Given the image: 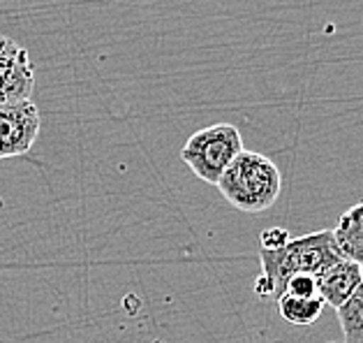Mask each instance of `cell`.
<instances>
[{
	"label": "cell",
	"instance_id": "5",
	"mask_svg": "<svg viewBox=\"0 0 363 343\" xmlns=\"http://www.w3.org/2000/svg\"><path fill=\"white\" fill-rule=\"evenodd\" d=\"M33 84V65L26 49L0 35V102L30 100Z\"/></svg>",
	"mask_w": 363,
	"mask_h": 343
},
{
	"label": "cell",
	"instance_id": "1",
	"mask_svg": "<svg viewBox=\"0 0 363 343\" xmlns=\"http://www.w3.org/2000/svg\"><path fill=\"white\" fill-rule=\"evenodd\" d=\"M340 260H347L340 253L338 244L333 239V232L320 230L298 239H289L282 249H262L259 262L262 274L273 288V297H280L285 281L294 274H313L320 276L326 269L338 265Z\"/></svg>",
	"mask_w": 363,
	"mask_h": 343
},
{
	"label": "cell",
	"instance_id": "11",
	"mask_svg": "<svg viewBox=\"0 0 363 343\" xmlns=\"http://www.w3.org/2000/svg\"><path fill=\"white\" fill-rule=\"evenodd\" d=\"M289 239L291 236L285 227H269L262 232V249H282L289 244Z\"/></svg>",
	"mask_w": 363,
	"mask_h": 343
},
{
	"label": "cell",
	"instance_id": "12",
	"mask_svg": "<svg viewBox=\"0 0 363 343\" xmlns=\"http://www.w3.org/2000/svg\"><path fill=\"white\" fill-rule=\"evenodd\" d=\"M361 274H363V265H361Z\"/></svg>",
	"mask_w": 363,
	"mask_h": 343
},
{
	"label": "cell",
	"instance_id": "2",
	"mask_svg": "<svg viewBox=\"0 0 363 343\" xmlns=\"http://www.w3.org/2000/svg\"><path fill=\"white\" fill-rule=\"evenodd\" d=\"M282 177L278 165L271 158L243 151L234 158L225 174L218 181V190L238 211L245 214H262L271 209L280 197Z\"/></svg>",
	"mask_w": 363,
	"mask_h": 343
},
{
	"label": "cell",
	"instance_id": "8",
	"mask_svg": "<svg viewBox=\"0 0 363 343\" xmlns=\"http://www.w3.org/2000/svg\"><path fill=\"white\" fill-rule=\"evenodd\" d=\"M276 302H278L280 318L289 325H296V327H306V325L317 322L324 311V302L320 295H315V297L280 295Z\"/></svg>",
	"mask_w": 363,
	"mask_h": 343
},
{
	"label": "cell",
	"instance_id": "10",
	"mask_svg": "<svg viewBox=\"0 0 363 343\" xmlns=\"http://www.w3.org/2000/svg\"><path fill=\"white\" fill-rule=\"evenodd\" d=\"M280 295L291 297H315L317 295V276L313 274H294L285 281Z\"/></svg>",
	"mask_w": 363,
	"mask_h": 343
},
{
	"label": "cell",
	"instance_id": "7",
	"mask_svg": "<svg viewBox=\"0 0 363 343\" xmlns=\"http://www.w3.org/2000/svg\"><path fill=\"white\" fill-rule=\"evenodd\" d=\"M333 239L345 258L363 265V202L350 207L338 218V225L333 230Z\"/></svg>",
	"mask_w": 363,
	"mask_h": 343
},
{
	"label": "cell",
	"instance_id": "3",
	"mask_svg": "<svg viewBox=\"0 0 363 343\" xmlns=\"http://www.w3.org/2000/svg\"><path fill=\"white\" fill-rule=\"evenodd\" d=\"M241 151L243 139L238 128L232 123H218L190 135L181 151V160L194 172V177L218 186L220 177Z\"/></svg>",
	"mask_w": 363,
	"mask_h": 343
},
{
	"label": "cell",
	"instance_id": "6",
	"mask_svg": "<svg viewBox=\"0 0 363 343\" xmlns=\"http://www.w3.org/2000/svg\"><path fill=\"white\" fill-rule=\"evenodd\" d=\"M363 283L361 265L352 260H340L338 265L326 269L324 274L317 276V295L322 297L324 304L338 309L352 297V293Z\"/></svg>",
	"mask_w": 363,
	"mask_h": 343
},
{
	"label": "cell",
	"instance_id": "4",
	"mask_svg": "<svg viewBox=\"0 0 363 343\" xmlns=\"http://www.w3.org/2000/svg\"><path fill=\"white\" fill-rule=\"evenodd\" d=\"M40 133V111L30 100L0 102V160L30 151Z\"/></svg>",
	"mask_w": 363,
	"mask_h": 343
},
{
	"label": "cell",
	"instance_id": "9",
	"mask_svg": "<svg viewBox=\"0 0 363 343\" xmlns=\"http://www.w3.org/2000/svg\"><path fill=\"white\" fill-rule=\"evenodd\" d=\"M338 322L342 330V343H363V283L338 309Z\"/></svg>",
	"mask_w": 363,
	"mask_h": 343
}]
</instances>
